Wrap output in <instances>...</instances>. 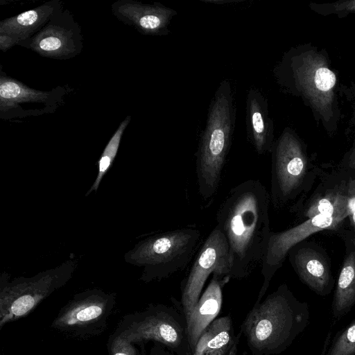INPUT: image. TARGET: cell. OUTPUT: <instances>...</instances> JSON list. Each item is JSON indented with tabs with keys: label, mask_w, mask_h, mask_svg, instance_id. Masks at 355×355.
I'll use <instances>...</instances> for the list:
<instances>
[{
	"label": "cell",
	"mask_w": 355,
	"mask_h": 355,
	"mask_svg": "<svg viewBox=\"0 0 355 355\" xmlns=\"http://www.w3.org/2000/svg\"><path fill=\"white\" fill-rule=\"evenodd\" d=\"M270 193L258 180H248L227 194L216 215L230 252V279L248 277L262 263L271 230Z\"/></svg>",
	"instance_id": "cell-1"
},
{
	"label": "cell",
	"mask_w": 355,
	"mask_h": 355,
	"mask_svg": "<svg viewBox=\"0 0 355 355\" xmlns=\"http://www.w3.org/2000/svg\"><path fill=\"white\" fill-rule=\"evenodd\" d=\"M306 308L286 284L263 302L254 304L241 327L252 355L278 354L284 351L304 328Z\"/></svg>",
	"instance_id": "cell-2"
},
{
	"label": "cell",
	"mask_w": 355,
	"mask_h": 355,
	"mask_svg": "<svg viewBox=\"0 0 355 355\" xmlns=\"http://www.w3.org/2000/svg\"><path fill=\"white\" fill-rule=\"evenodd\" d=\"M236 123L232 83L223 80L210 102L206 123L196 153L198 193L205 200L213 198L230 148Z\"/></svg>",
	"instance_id": "cell-3"
},
{
	"label": "cell",
	"mask_w": 355,
	"mask_h": 355,
	"mask_svg": "<svg viewBox=\"0 0 355 355\" xmlns=\"http://www.w3.org/2000/svg\"><path fill=\"white\" fill-rule=\"evenodd\" d=\"M273 73L282 89L301 96L324 120L328 121L333 116L337 77L320 53L291 49Z\"/></svg>",
	"instance_id": "cell-4"
},
{
	"label": "cell",
	"mask_w": 355,
	"mask_h": 355,
	"mask_svg": "<svg viewBox=\"0 0 355 355\" xmlns=\"http://www.w3.org/2000/svg\"><path fill=\"white\" fill-rule=\"evenodd\" d=\"M270 153V202L279 210L309 193L321 168L311 162L304 144L288 127L275 140Z\"/></svg>",
	"instance_id": "cell-5"
},
{
	"label": "cell",
	"mask_w": 355,
	"mask_h": 355,
	"mask_svg": "<svg viewBox=\"0 0 355 355\" xmlns=\"http://www.w3.org/2000/svg\"><path fill=\"white\" fill-rule=\"evenodd\" d=\"M200 239V232L195 226L168 230L140 241L124 259L128 263L143 268L141 281H160L188 266Z\"/></svg>",
	"instance_id": "cell-6"
},
{
	"label": "cell",
	"mask_w": 355,
	"mask_h": 355,
	"mask_svg": "<svg viewBox=\"0 0 355 355\" xmlns=\"http://www.w3.org/2000/svg\"><path fill=\"white\" fill-rule=\"evenodd\" d=\"M173 306L150 304L144 309L125 315L115 332L132 343L152 340L166 346L176 355H192L187 321L180 302Z\"/></svg>",
	"instance_id": "cell-7"
},
{
	"label": "cell",
	"mask_w": 355,
	"mask_h": 355,
	"mask_svg": "<svg viewBox=\"0 0 355 355\" xmlns=\"http://www.w3.org/2000/svg\"><path fill=\"white\" fill-rule=\"evenodd\" d=\"M76 267L74 260L42 271L33 277H19L9 282L2 274L0 281V329L6 324L28 315L44 299L65 285Z\"/></svg>",
	"instance_id": "cell-8"
},
{
	"label": "cell",
	"mask_w": 355,
	"mask_h": 355,
	"mask_svg": "<svg viewBox=\"0 0 355 355\" xmlns=\"http://www.w3.org/2000/svg\"><path fill=\"white\" fill-rule=\"evenodd\" d=\"M116 304L114 293L93 288L73 296L51 324L67 338L89 339L103 334Z\"/></svg>",
	"instance_id": "cell-9"
},
{
	"label": "cell",
	"mask_w": 355,
	"mask_h": 355,
	"mask_svg": "<svg viewBox=\"0 0 355 355\" xmlns=\"http://www.w3.org/2000/svg\"><path fill=\"white\" fill-rule=\"evenodd\" d=\"M73 90L69 85L50 91L31 88L0 68V119L8 121L54 113Z\"/></svg>",
	"instance_id": "cell-10"
},
{
	"label": "cell",
	"mask_w": 355,
	"mask_h": 355,
	"mask_svg": "<svg viewBox=\"0 0 355 355\" xmlns=\"http://www.w3.org/2000/svg\"><path fill=\"white\" fill-rule=\"evenodd\" d=\"M230 270L227 241L215 226L198 249L188 274L181 283L179 302L184 315L189 313L197 304L208 277L218 273L230 278Z\"/></svg>",
	"instance_id": "cell-11"
},
{
	"label": "cell",
	"mask_w": 355,
	"mask_h": 355,
	"mask_svg": "<svg viewBox=\"0 0 355 355\" xmlns=\"http://www.w3.org/2000/svg\"><path fill=\"white\" fill-rule=\"evenodd\" d=\"M348 219V212L319 215L281 232H271L261 263L263 284L254 304L259 303L275 272L282 266L289 250L311 234L324 230H338Z\"/></svg>",
	"instance_id": "cell-12"
},
{
	"label": "cell",
	"mask_w": 355,
	"mask_h": 355,
	"mask_svg": "<svg viewBox=\"0 0 355 355\" xmlns=\"http://www.w3.org/2000/svg\"><path fill=\"white\" fill-rule=\"evenodd\" d=\"M83 35L79 23L68 9L55 12L37 33L19 46L42 57L66 60L78 55L83 49Z\"/></svg>",
	"instance_id": "cell-13"
},
{
	"label": "cell",
	"mask_w": 355,
	"mask_h": 355,
	"mask_svg": "<svg viewBox=\"0 0 355 355\" xmlns=\"http://www.w3.org/2000/svg\"><path fill=\"white\" fill-rule=\"evenodd\" d=\"M349 178L336 167L330 171L321 168L311 190L290 207L300 223L319 215H335L348 212Z\"/></svg>",
	"instance_id": "cell-14"
},
{
	"label": "cell",
	"mask_w": 355,
	"mask_h": 355,
	"mask_svg": "<svg viewBox=\"0 0 355 355\" xmlns=\"http://www.w3.org/2000/svg\"><path fill=\"white\" fill-rule=\"evenodd\" d=\"M287 256L299 278L314 292L325 295L331 291L335 281L330 259L321 246L305 239L292 247Z\"/></svg>",
	"instance_id": "cell-15"
},
{
	"label": "cell",
	"mask_w": 355,
	"mask_h": 355,
	"mask_svg": "<svg viewBox=\"0 0 355 355\" xmlns=\"http://www.w3.org/2000/svg\"><path fill=\"white\" fill-rule=\"evenodd\" d=\"M111 11L124 24L141 35L150 36L169 34L168 26L178 14L159 2L148 4L135 0H117L111 5Z\"/></svg>",
	"instance_id": "cell-16"
},
{
	"label": "cell",
	"mask_w": 355,
	"mask_h": 355,
	"mask_svg": "<svg viewBox=\"0 0 355 355\" xmlns=\"http://www.w3.org/2000/svg\"><path fill=\"white\" fill-rule=\"evenodd\" d=\"M64 8L61 0L48 1L17 15L0 21V49L6 52L41 30L58 11Z\"/></svg>",
	"instance_id": "cell-17"
},
{
	"label": "cell",
	"mask_w": 355,
	"mask_h": 355,
	"mask_svg": "<svg viewBox=\"0 0 355 355\" xmlns=\"http://www.w3.org/2000/svg\"><path fill=\"white\" fill-rule=\"evenodd\" d=\"M245 123L248 139L257 153H270L275 141L274 123L269 114L268 100L257 88L248 91Z\"/></svg>",
	"instance_id": "cell-18"
},
{
	"label": "cell",
	"mask_w": 355,
	"mask_h": 355,
	"mask_svg": "<svg viewBox=\"0 0 355 355\" xmlns=\"http://www.w3.org/2000/svg\"><path fill=\"white\" fill-rule=\"evenodd\" d=\"M230 279L214 273L207 287L200 295L193 309L185 315L187 336L191 353L202 331L213 322L220 311L222 288Z\"/></svg>",
	"instance_id": "cell-19"
},
{
	"label": "cell",
	"mask_w": 355,
	"mask_h": 355,
	"mask_svg": "<svg viewBox=\"0 0 355 355\" xmlns=\"http://www.w3.org/2000/svg\"><path fill=\"white\" fill-rule=\"evenodd\" d=\"M345 253L341 265L333 302L334 316L347 313L355 304V239L352 230L341 234Z\"/></svg>",
	"instance_id": "cell-20"
},
{
	"label": "cell",
	"mask_w": 355,
	"mask_h": 355,
	"mask_svg": "<svg viewBox=\"0 0 355 355\" xmlns=\"http://www.w3.org/2000/svg\"><path fill=\"white\" fill-rule=\"evenodd\" d=\"M234 335L230 315L215 319L202 331L196 343L193 355H205L221 350L239 342Z\"/></svg>",
	"instance_id": "cell-21"
},
{
	"label": "cell",
	"mask_w": 355,
	"mask_h": 355,
	"mask_svg": "<svg viewBox=\"0 0 355 355\" xmlns=\"http://www.w3.org/2000/svg\"><path fill=\"white\" fill-rule=\"evenodd\" d=\"M130 119L131 116L128 115L125 116V118L120 123L116 130L114 132V135L112 136L105 147L98 162V172L97 176L85 196L90 194L92 191H97L103 178L112 166V162L116 156L122 136L125 130L130 123Z\"/></svg>",
	"instance_id": "cell-22"
},
{
	"label": "cell",
	"mask_w": 355,
	"mask_h": 355,
	"mask_svg": "<svg viewBox=\"0 0 355 355\" xmlns=\"http://www.w3.org/2000/svg\"><path fill=\"white\" fill-rule=\"evenodd\" d=\"M116 332L110 336L107 347L109 355H146L144 344L139 348Z\"/></svg>",
	"instance_id": "cell-23"
},
{
	"label": "cell",
	"mask_w": 355,
	"mask_h": 355,
	"mask_svg": "<svg viewBox=\"0 0 355 355\" xmlns=\"http://www.w3.org/2000/svg\"><path fill=\"white\" fill-rule=\"evenodd\" d=\"M355 354V320L339 336L329 355Z\"/></svg>",
	"instance_id": "cell-24"
},
{
	"label": "cell",
	"mask_w": 355,
	"mask_h": 355,
	"mask_svg": "<svg viewBox=\"0 0 355 355\" xmlns=\"http://www.w3.org/2000/svg\"><path fill=\"white\" fill-rule=\"evenodd\" d=\"M336 168L351 179H355V144L344 155Z\"/></svg>",
	"instance_id": "cell-25"
},
{
	"label": "cell",
	"mask_w": 355,
	"mask_h": 355,
	"mask_svg": "<svg viewBox=\"0 0 355 355\" xmlns=\"http://www.w3.org/2000/svg\"><path fill=\"white\" fill-rule=\"evenodd\" d=\"M328 8L327 10H322L326 14L330 13H355V0L338 1L333 3L322 5Z\"/></svg>",
	"instance_id": "cell-26"
},
{
	"label": "cell",
	"mask_w": 355,
	"mask_h": 355,
	"mask_svg": "<svg viewBox=\"0 0 355 355\" xmlns=\"http://www.w3.org/2000/svg\"><path fill=\"white\" fill-rule=\"evenodd\" d=\"M149 355H176L174 352L168 349L161 343L154 342V345L150 350Z\"/></svg>",
	"instance_id": "cell-27"
},
{
	"label": "cell",
	"mask_w": 355,
	"mask_h": 355,
	"mask_svg": "<svg viewBox=\"0 0 355 355\" xmlns=\"http://www.w3.org/2000/svg\"><path fill=\"white\" fill-rule=\"evenodd\" d=\"M238 343L239 342H236L232 345L223 349L207 353L205 355H236Z\"/></svg>",
	"instance_id": "cell-28"
},
{
	"label": "cell",
	"mask_w": 355,
	"mask_h": 355,
	"mask_svg": "<svg viewBox=\"0 0 355 355\" xmlns=\"http://www.w3.org/2000/svg\"><path fill=\"white\" fill-rule=\"evenodd\" d=\"M205 3H215V4H225V3H239L242 1V0H201Z\"/></svg>",
	"instance_id": "cell-29"
},
{
	"label": "cell",
	"mask_w": 355,
	"mask_h": 355,
	"mask_svg": "<svg viewBox=\"0 0 355 355\" xmlns=\"http://www.w3.org/2000/svg\"><path fill=\"white\" fill-rule=\"evenodd\" d=\"M348 191L355 194V179H349L348 181Z\"/></svg>",
	"instance_id": "cell-30"
},
{
	"label": "cell",
	"mask_w": 355,
	"mask_h": 355,
	"mask_svg": "<svg viewBox=\"0 0 355 355\" xmlns=\"http://www.w3.org/2000/svg\"><path fill=\"white\" fill-rule=\"evenodd\" d=\"M354 144H355V141H354Z\"/></svg>",
	"instance_id": "cell-31"
}]
</instances>
